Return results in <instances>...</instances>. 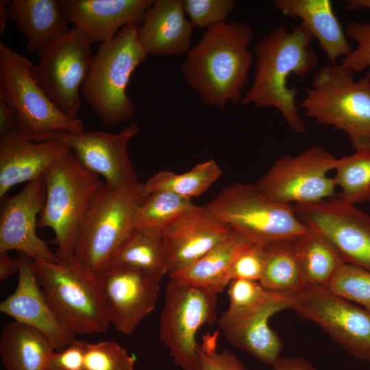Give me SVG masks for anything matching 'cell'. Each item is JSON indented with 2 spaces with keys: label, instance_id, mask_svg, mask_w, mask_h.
<instances>
[{
  "label": "cell",
  "instance_id": "obj_1",
  "mask_svg": "<svg viewBox=\"0 0 370 370\" xmlns=\"http://www.w3.org/2000/svg\"><path fill=\"white\" fill-rule=\"evenodd\" d=\"M313 39L301 23L291 29L278 25L261 38L254 49L253 82L241 103L275 108L292 130L305 133L306 123L296 103L298 90L288 87L287 81L291 75H308L318 65V56L310 47Z\"/></svg>",
  "mask_w": 370,
  "mask_h": 370
},
{
  "label": "cell",
  "instance_id": "obj_2",
  "mask_svg": "<svg viewBox=\"0 0 370 370\" xmlns=\"http://www.w3.org/2000/svg\"><path fill=\"white\" fill-rule=\"evenodd\" d=\"M253 38L249 25L225 22L207 29L186 53L184 81L205 105L223 110L229 101L241 103L254 60L248 49Z\"/></svg>",
  "mask_w": 370,
  "mask_h": 370
},
{
  "label": "cell",
  "instance_id": "obj_3",
  "mask_svg": "<svg viewBox=\"0 0 370 370\" xmlns=\"http://www.w3.org/2000/svg\"><path fill=\"white\" fill-rule=\"evenodd\" d=\"M341 63L313 75L299 106L317 123L343 131L355 151L370 149V72L356 79Z\"/></svg>",
  "mask_w": 370,
  "mask_h": 370
},
{
  "label": "cell",
  "instance_id": "obj_4",
  "mask_svg": "<svg viewBox=\"0 0 370 370\" xmlns=\"http://www.w3.org/2000/svg\"><path fill=\"white\" fill-rule=\"evenodd\" d=\"M138 24L124 26L112 40L101 43L92 56L81 93L103 125H115L134 114L127 86L147 56L138 38Z\"/></svg>",
  "mask_w": 370,
  "mask_h": 370
},
{
  "label": "cell",
  "instance_id": "obj_5",
  "mask_svg": "<svg viewBox=\"0 0 370 370\" xmlns=\"http://www.w3.org/2000/svg\"><path fill=\"white\" fill-rule=\"evenodd\" d=\"M43 176L46 198L38 226L53 230L56 254L60 260H66L73 256L81 223L104 182L86 169L71 149Z\"/></svg>",
  "mask_w": 370,
  "mask_h": 370
},
{
  "label": "cell",
  "instance_id": "obj_6",
  "mask_svg": "<svg viewBox=\"0 0 370 370\" xmlns=\"http://www.w3.org/2000/svg\"><path fill=\"white\" fill-rule=\"evenodd\" d=\"M34 262L44 293L75 335L108 331L111 324L99 275L74 256L55 262Z\"/></svg>",
  "mask_w": 370,
  "mask_h": 370
},
{
  "label": "cell",
  "instance_id": "obj_7",
  "mask_svg": "<svg viewBox=\"0 0 370 370\" xmlns=\"http://www.w3.org/2000/svg\"><path fill=\"white\" fill-rule=\"evenodd\" d=\"M204 206L232 230L264 245L295 241L310 230L293 205L271 199L255 184L227 186Z\"/></svg>",
  "mask_w": 370,
  "mask_h": 370
},
{
  "label": "cell",
  "instance_id": "obj_8",
  "mask_svg": "<svg viewBox=\"0 0 370 370\" xmlns=\"http://www.w3.org/2000/svg\"><path fill=\"white\" fill-rule=\"evenodd\" d=\"M34 64L0 42V95L16 112L21 137L42 141L60 133L84 131L79 119H71L50 100L34 75Z\"/></svg>",
  "mask_w": 370,
  "mask_h": 370
},
{
  "label": "cell",
  "instance_id": "obj_9",
  "mask_svg": "<svg viewBox=\"0 0 370 370\" xmlns=\"http://www.w3.org/2000/svg\"><path fill=\"white\" fill-rule=\"evenodd\" d=\"M143 195L139 182L123 187L104 182L81 223L73 256L99 275L133 230L134 212Z\"/></svg>",
  "mask_w": 370,
  "mask_h": 370
},
{
  "label": "cell",
  "instance_id": "obj_10",
  "mask_svg": "<svg viewBox=\"0 0 370 370\" xmlns=\"http://www.w3.org/2000/svg\"><path fill=\"white\" fill-rule=\"evenodd\" d=\"M218 294L169 278L159 321V338L173 362L182 370H196L197 334L217 319Z\"/></svg>",
  "mask_w": 370,
  "mask_h": 370
},
{
  "label": "cell",
  "instance_id": "obj_11",
  "mask_svg": "<svg viewBox=\"0 0 370 370\" xmlns=\"http://www.w3.org/2000/svg\"><path fill=\"white\" fill-rule=\"evenodd\" d=\"M94 43L75 27L44 46L38 53L34 75L53 103L65 115L78 119L79 89L90 72Z\"/></svg>",
  "mask_w": 370,
  "mask_h": 370
},
{
  "label": "cell",
  "instance_id": "obj_12",
  "mask_svg": "<svg viewBox=\"0 0 370 370\" xmlns=\"http://www.w3.org/2000/svg\"><path fill=\"white\" fill-rule=\"evenodd\" d=\"M336 160L324 147L312 146L297 155L280 157L254 184L262 194L279 203H317L336 196L334 177L329 176Z\"/></svg>",
  "mask_w": 370,
  "mask_h": 370
},
{
  "label": "cell",
  "instance_id": "obj_13",
  "mask_svg": "<svg viewBox=\"0 0 370 370\" xmlns=\"http://www.w3.org/2000/svg\"><path fill=\"white\" fill-rule=\"evenodd\" d=\"M293 310L325 330L352 356L370 361V312L327 288L294 295Z\"/></svg>",
  "mask_w": 370,
  "mask_h": 370
},
{
  "label": "cell",
  "instance_id": "obj_14",
  "mask_svg": "<svg viewBox=\"0 0 370 370\" xmlns=\"http://www.w3.org/2000/svg\"><path fill=\"white\" fill-rule=\"evenodd\" d=\"M300 220L324 236L346 263L370 271V214L337 196L293 206Z\"/></svg>",
  "mask_w": 370,
  "mask_h": 370
},
{
  "label": "cell",
  "instance_id": "obj_15",
  "mask_svg": "<svg viewBox=\"0 0 370 370\" xmlns=\"http://www.w3.org/2000/svg\"><path fill=\"white\" fill-rule=\"evenodd\" d=\"M114 328L132 334L155 308L162 277L120 264H108L99 274Z\"/></svg>",
  "mask_w": 370,
  "mask_h": 370
},
{
  "label": "cell",
  "instance_id": "obj_16",
  "mask_svg": "<svg viewBox=\"0 0 370 370\" xmlns=\"http://www.w3.org/2000/svg\"><path fill=\"white\" fill-rule=\"evenodd\" d=\"M138 133V126L132 123L119 133H60L42 141H64L86 169L102 176L104 182L111 186L123 187L138 182L137 172L127 153L128 145Z\"/></svg>",
  "mask_w": 370,
  "mask_h": 370
},
{
  "label": "cell",
  "instance_id": "obj_17",
  "mask_svg": "<svg viewBox=\"0 0 370 370\" xmlns=\"http://www.w3.org/2000/svg\"><path fill=\"white\" fill-rule=\"evenodd\" d=\"M18 278L14 291L0 303V312L42 334L55 351L73 343L76 335L65 323L44 293L34 260L18 253Z\"/></svg>",
  "mask_w": 370,
  "mask_h": 370
},
{
  "label": "cell",
  "instance_id": "obj_18",
  "mask_svg": "<svg viewBox=\"0 0 370 370\" xmlns=\"http://www.w3.org/2000/svg\"><path fill=\"white\" fill-rule=\"evenodd\" d=\"M45 198L42 175L27 183L14 195L1 199L0 251H17L34 260L55 262L60 260L36 233Z\"/></svg>",
  "mask_w": 370,
  "mask_h": 370
},
{
  "label": "cell",
  "instance_id": "obj_19",
  "mask_svg": "<svg viewBox=\"0 0 370 370\" xmlns=\"http://www.w3.org/2000/svg\"><path fill=\"white\" fill-rule=\"evenodd\" d=\"M294 295L283 293L243 310L227 308L217 319L219 328L232 345L272 366L280 358L283 344L270 327L269 319L280 311L292 309Z\"/></svg>",
  "mask_w": 370,
  "mask_h": 370
},
{
  "label": "cell",
  "instance_id": "obj_20",
  "mask_svg": "<svg viewBox=\"0 0 370 370\" xmlns=\"http://www.w3.org/2000/svg\"><path fill=\"white\" fill-rule=\"evenodd\" d=\"M233 231L204 206L192 204L162 234L169 274L192 264Z\"/></svg>",
  "mask_w": 370,
  "mask_h": 370
},
{
  "label": "cell",
  "instance_id": "obj_21",
  "mask_svg": "<svg viewBox=\"0 0 370 370\" xmlns=\"http://www.w3.org/2000/svg\"><path fill=\"white\" fill-rule=\"evenodd\" d=\"M67 18L93 42L112 40L125 25L142 23L152 0H61Z\"/></svg>",
  "mask_w": 370,
  "mask_h": 370
},
{
  "label": "cell",
  "instance_id": "obj_22",
  "mask_svg": "<svg viewBox=\"0 0 370 370\" xmlns=\"http://www.w3.org/2000/svg\"><path fill=\"white\" fill-rule=\"evenodd\" d=\"M69 150L66 143L58 139L37 142L21 136L0 139V199L13 186L42 176Z\"/></svg>",
  "mask_w": 370,
  "mask_h": 370
},
{
  "label": "cell",
  "instance_id": "obj_23",
  "mask_svg": "<svg viewBox=\"0 0 370 370\" xmlns=\"http://www.w3.org/2000/svg\"><path fill=\"white\" fill-rule=\"evenodd\" d=\"M185 15L182 0L154 1L138 30L147 55L177 56L190 51L195 26Z\"/></svg>",
  "mask_w": 370,
  "mask_h": 370
},
{
  "label": "cell",
  "instance_id": "obj_24",
  "mask_svg": "<svg viewBox=\"0 0 370 370\" xmlns=\"http://www.w3.org/2000/svg\"><path fill=\"white\" fill-rule=\"evenodd\" d=\"M273 5L284 15L301 20L317 40L330 64H336L338 58H345L352 51L331 1L275 0Z\"/></svg>",
  "mask_w": 370,
  "mask_h": 370
},
{
  "label": "cell",
  "instance_id": "obj_25",
  "mask_svg": "<svg viewBox=\"0 0 370 370\" xmlns=\"http://www.w3.org/2000/svg\"><path fill=\"white\" fill-rule=\"evenodd\" d=\"M9 10L10 20L27 40V54L38 53L69 29L61 0H12Z\"/></svg>",
  "mask_w": 370,
  "mask_h": 370
},
{
  "label": "cell",
  "instance_id": "obj_26",
  "mask_svg": "<svg viewBox=\"0 0 370 370\" xmlns=\"http://www.w3.org/2000/svg\"><path fill=\"white\" fill-rule=\"evenodd\" d=\"M253 243L233 231L231 235L188 267L169 274L173 278L219 294L230 282L229 271L240 251Z\"/></svg>",
  "mask_w": 370,
  "mask_h": 370
},
{
  "label": "cell",
  "instance_id": "obj_27",
  "mask_svg": "<svg viewBox=\"0 0 370 370\" xmlns=\"http://www.w3.org/2000/svg\"><path fill=\"white\" fill-rule=\"evenodd\" d=\"M55 349L36 330L12 321L3 329L0 356L5 370H46Z\"/></svg>",
  "mask_w": 370,
  "mask_h": 370
},
{
  "label": "cell",
  "instance_id": "obj_28",
  "mask_svg": "<svg viewBox=\"0 0 370 370\" xmlns=\"http://www.w3.org/2000/svg\"><path fill=\"white\" fill-rule=\"evenodd\" d=\"M294 245L308 288H328L346 263L324 236L310 229L295 240Z\"/></svg>",
  "mask_w": 370,
  "mask_h": 370
},
{
  "label": "cell",
  "instance_id": "obj_29",
  "mask_svg": "<svg viewBox=\"0 0 370 370\" xmlns=\"http://www.w3.org/2000/svg\"><path fill=\"white\" fill-rule=\"evenodd\" d=\"M259 282L277 292L297 294L308 288L294 241L265 245V261Z\"/></svg>",
  "mask_w": 370,
  "mask_h": 370
},
{
  "label": "cell",
  "instance_id": "obj_30",
  "mask_svg": "<svg viewBox=\"0 0 370 370\" xmlns=\"http://www.w3.org/2000/svg\"><path fill=\"white\" fill-rule=\"evenodd\" d=\"M134 267L160 277L169 275L162 236L132 230L112 255L108 264Z\"/></svg>",
  "mask_w": 370,
  "mask_h": 370
},
{
  "label": "cell",
  "instance_id": "obj_31",
  "mask_svg": "<svg viewBox=\"0 0 370 370\" xmlns=\"http://www.w3.org/2000/svg\"><path fill=\"white\" fill-rule=\"evenodd\" d=\"M222 175V169L214 160L200 162L190 171L177 173L160 171L143 184L144 194L168 191L190 200L206 192Z\"/></svg>",
  "mask_w": 370,
  "mask_h": 370
},
{
  "label": "cell",
  "instance_id": "obj_32",
  "mask_svg": "<svg viewBox=\"0 0 370 370\" xmlns=\"http://www.w3.org/2000/svg\"><path fill=\"white\" fill-rule=\"evenodd\" d=\"M193 203L168 191L144 194L132 219L133 230L162 235Z\"/></svg>",
  "mask_w": 370,
  "mask_h": 370
},
{
  "label": "cell",
  "instance_id": "obj_33",
  "mask_svg": "<svg viewBox=\"0 0 370 370\" xmlns=\"http://www.w3.org/2000/svg\"><path fill=\"white\" fill-rule=\"evenodd\" d=\"M334 171L338 198L354 206L370 201V149L336 158Z\"/></svg>",
  "mask_w": 370,
  "mask_h": 370
},
{
  "label": "cell",
  "instance_id": "obj_34",
  "mask_svg": "<svg viewBox=\"0 0 370 370\" xmlns=\"http://www.w3.org/2000/svg\"><path fill=\"white\" fill-rule=\"evenodd\" d=\"M327 288L370 312V271L345 263Z\"/></svg>",
  "mask_w": 370,
  "mask_h": 370
},
{
  "label": "cell",
  "instance_id": "obj_35",
  "mask_svg": "<svg viewBox=\"0 0 370 370\" xmlns=\"http://www.w3.org/2000/svg\"><path fill=\"white\" fill-rule=\"evenodd\" d=\"M135 358L114 341L87 345L83 370H134Z\"/></svg>",
  "mask_w": 370,
  "mask_h": 370
},
{
  "label": "cell",
  "instance_id": "obj_36",
  "mask_svg": "<svg viewBox=\"0 0 370 370\" xmlns=\"http://www.w3.org/2000/svg\"><path fill=\"white\" fill-rule=\"evenodd\" d=\"M235 3L233 0H182L184 12L195 27L206 29L226 22Z\"/></svg>",
  "mask_w": 370,
  "mask_h": 370
},
{
  "label": "cell",
  "instance_id": "obj_37",
  "mask_svg": "<svg viewBox=\"0 0 370 370\" xmlns=\"http://www.w3.org/2000/svg\"><path fill=\"white\" fill-rule=\"evenodd\" d=\"M227 286V308L233 310L250 308L282 293L269 290L258 281L247 280H233Z\"/></svg>",
  "mask_w": 370,
  "mask_h": 370
},
{
  "label": "cell",
  "instance_id": "obj_38",
  "mask_svg": "<svg viewBox=\"0 0 370 370\" xmlns=\"http://www.w3.org/2000/svg\"><path fill=\"white\" fill-rule=\"evenodd\" d=\"M265 245L249 243L234 258L230 271V282L233 280H247L259 282L264 270Z\"/></svg>",
  "mask_w": 370,
  "mask_h": 370
},
{
  "label": "cell",
  "instance_id": "obj_39",
  "mask_svg": "<svg viewBox=\"0 0 370 370\" xmlns=\"http://www.w3.org/2000/svg\"><path fill=\"white\" fill-rule=\"evenodd\" d=\"M345 31L357 47L341 59V64L354 73L362 71L370 66V23L352 21Z\"/></svg>",
  "mask_w": 370,
  "mask_h": 370
},
{
  "label": "cell",
  "instance_id": "obj_40",
  "mask_svg": "<svg viewBox=\"0 0 370 370\" xmlns=\"http://www.w3.org/2000/svg\"><path fill=\"white\" fill-rule=\"evenodd\" d=\"M217 333L205 336L197 349L198 363L196 370H248L227 349L217 350Z\"/></svg>",
  "mask_w": 370,
  "mask_h": 370
},
{
  "label": "cell",
  "instance_id": "obj_41",
  "mask_svg": "<svg viewBox=\"0 0 370 370\" xmlns=\"http://www.w3.org/2000/svg\"><path fill=\"white\" fill-rule=\"evenodd\" d=\"M87 345L86 341L76 338L64 349L53 352L46 370H83Z\"/></svg>",
  "mask_w": 370,
  "mask_h": 370
},
{
  "label": "cell",
  "instance_id": "obj_42",
  "mask_svg": "<svg viewBox=\"0 0 370 370\" xmlns=\"http://www.w3.org/2000/svg\"><path fill=\"white\" fill-rule=\"evenodd\" d=\"M21 136L16 112L0 95V139Z\"/></svg>",
  "mask_w": 370,
  "mask_h": 370
},
{
  "label": "cell",
  "instance_id": "obj_43",
  "mask_svg": "<svg viewBox=\"0 0 370 370\" xmlns=\"http://www.w3.org/2000/svg\"><path fill=\"white\" fill-rule=\"evenodd\" d=\"M271 370H317L310 363L299 357L280 358Z\"/></svg>",
  "mask_w": 370,
  "mask_h": 370
},
{
  "label": "cell",
  "instance_id": "obj_44",
  "mask_svg": "<svg viewBox=\"0 0 370 370\" xmlns=\"http://www.w3.org/2000/svg\"><path fill=\"white\" fill-rule=\"evenodd\" d=\"M18 258H12L8 251H0V280H5L11 275L18 272Z\"/></svg>",
  "mask_w": 370,
  "mask_h": 370
},
{
  "label": "cell",
  "instance_id": "obj_45",
  "mask_svg": "<svg viewBox=\"0 0 370 370\" xmlns=\"http://www.w3.org/2000/svg\"><path fill=\"white\" fill-rule=\"evenodd\" d=\"M10 1L1 0L0 1V34H4L7 23L10 21V14L9 5Z\"/></svg>",
  "mask_w": 370,
  "mask_h": 370
},
{
  "label": "cell",
  "instance_id": "obj_46",
  "mask_svg": "<svg viewBox=\"0 0 370 370\" xmlns=\"http://www.w3.org/2000/svg\"><path fill=\"white\" fill-rule=\"evenodd\" d=\"M345 8L350 11L362 8L370 10V0H347L345 1Z\"/></svg>",
  "mask_w": 370,
  "mask_h": 370
}]
</instances>
